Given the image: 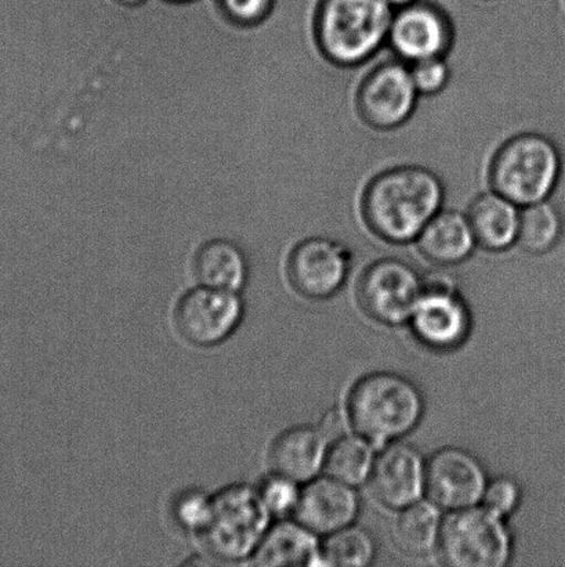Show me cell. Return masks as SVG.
Listing matches in <instances>:
<instances>
[{
  "mask_svg": "<svg viewBox=\"0 0 565 567\" xmlns=\"http://www.w3.org/2000/svg\"><path fill=\"white\" fill-rule=\"evenodd\" d=\"M446 187L436 172L400 165L379 172L365 186L362 216L374 236L396 246L417 241L425 226L444 208Z\"/></svg>",
  "mask_w": 565,
  "mask_h": 567,
  "instance_id": "1",
  "label": "cell"
},
{
  "mask_svg": "<svg viewBox=\"0 0 565 567\" xmlns=\"http://www.w3.org/2000/svg\"><path fill=\"white\" fill-rule=\"evenodd\" d=\"M423 413L420 389L396 372H370L347 394L348 425L375 447L400 441L419 425Z\"/></svg>",
  "mask_w": 565,
  "mask_h": 567,
  "instance_id": "2",
  "label": "cell"
},
{
  "mask_svg": "<svg viewBox=\"0 0 565 567\" xmlns=\"http://www.w3.org/2000/svg\"><path fill=\"white\" fill-rule=\"evenodd\" d=\"M393 14L385 0H320L313 19L315 44L341 69L363 65L389 41Z\"/></svg>",
  "mask_w": 565,
  "mask_h": 567,
  "instance_id": "3",
  "label": "cell"
},
{
  "mask_svg": "<svg viewBox=\"0 0 565 567\" xmlns=\"http://www.w3.org/2000/svg\"><path fill=\"white\" fill-rule=\"evenodd\" d=\"M271 524L254 485L234 482L212 493L209 519L196 538L216 563H248Z\"/></svg>",
  "mask_w": 565,
  "mask_h": 567,
  "instance_id": "4",
  "label": "cell"
},
{
  "mask_svg": "<svg viewBox=\"0 0 565 567\" xmlns=\"http://www.w3.org/2000/svg\"><path fill=\"white\" fill-rule=\"evenodd\" d=\"M562 175V157L550 137L517 133L496 148L489 165L491 190L519 207L550 199Z\"/></svg>",
  "mask_w": 565,
  "mask_h": 567,
  "instance_id": "5",
  "label": "cell"
},
{
  "mask_svg": "<svg viewBox=\"0 0 565 567\" xmlns=\"http://www.w3.org/2000/svg\"><path fill=\"white\" fill-rule=\"evenodd\" d=\"M436 553L451 567H503L512 559L513 536L505 519L474 505L444 516Z\"/></svg>",
  "mask_w": 565,
  "mask_h": 567,
  "instance_id": "6",
  "label": "cell"
},
{
  "mask_svg": "<svg viewBox=\"0 0 565 567\" xmlns=\"http://www.w3.org/2000/svg\"><path fill=\"white\" fill-rule=\"evenodd\" d=\"M245 313L241 293L197 284L177 298L171 321L182 341L210 349L229 341L240 330Z\"/></svg>",
  "mask_w": 565,
  "mask_h": 567,
  "instance_id": "7",
  "label": "cell"
},
{
  "mask_svg": "<svg viewBox=\"0 0 565 567\" xmlns=\"http://www.w3.org/2000/svg\"><path fill=\"white\" fill-rule=\"evenodd\" d=\"M420 94L406 61H381L359 82L356 110L365 125L375 131H396L412 118Z\"/></svg>",
  "mask_w": 565,
  "mask_h": 567,
  "instance_id": "8",
  "label": "cell"
},
{
  "mask_svg": "<svg viewBox=\"0 0 565 567\" xmlns=\"http://www.w3.org/2000/svg\"><path fill=\"white\" fill-rule=\"evenodd\" d=\"M423 277L406 260H375L359 277L357 299L365 315L386 326L408 324L422 297Z\"/></svg>",
  "mask_w": 565,
  "mask_h": 567,
  "instance_id": "9",
  "label": "cell"
},
{
  "mask_svg": "<svg viewBox=\"0 0 565 567\" xmlns=\"http://www.w3.org/2000/svg\"><path fill=\"white\" fill-rule=\"evenodd\" d=\"M408 324L423 347L448 352L467 341L472 315L456 282L442 275L423 277L422 297Z\"/></svg>",
  "mask_w": 565,
  "mask_h": 567,
  "instance_id": "10",
  "label": "cell"
},
{
  "mask_svg": "<svg viewBox=\"0 0 565 567\" xmlns=\"http://www.w3.org/2000/svg\"><path fill=\"white\" fill-rule=\"evenodd\" d=\"M456 43V27L441 6L417 0L393 14L387 47L397 59L411 64L431 58H448Z\"/></svg>",
  "mask_w": 565,
  "mask_h": 567,
  "instance_id": "11",
  "label": "cell"
},
{
  "mask_svg": "<svg viewBox=\"0 0 565 567\" xmlns=\"http://www.w3.org/2000/svg\"><path fill=\"white\" fill-rule=\"evenodd\" d=\"M353 259L352 249L334 238H306L287 257V281L304 298L334 297L345 286Z\"/></svg>",
  "mask_w": 565,
  "mask_h": 567,
  "instance_id": "12",
  "label": "cell"
},
{
  "mask_svg": "<svg viewBox=\"0 0 565 567\" xmlns=\"http://www.w3.org/2000/svg\"><path fill=\"white\" fill-rule=\"evenodd\" d=\"M486 483L483 464L468 450L444 447L426 460L425 496L447 513L480 505Z\"/></svg>",
  "mask_w": 565,
  "mask_h": 567,
  "instance_id": "13",
  "label": "cell"
},
{
  "mask_svg": "<svg viewBox=\"0 0 565 567\" xmlns=\"http://www.w3.org/2000/svg\"><path fill=\"white\" fill-rule=\"evenodd\" d=\"M425 470L426 461L411 444H386L375 455L369 492L384 507L401 509L425 496Z\"/></svg>",
  "mask_w": 565,
  "mask_h": 567,
  "instance_id": "14",
  "label": "cell"
},
{
  "mask_svg": "<svg viewBox=\"0 0 565 567\" xmlns=\"http://www.w3.org/2000/svg\"><path fill=\"white\" fill-rule=\"evenodd\" d=\"M359 508L356 487L324 475L304 483L292 518L314 535L325 537L353 525Z\"/></svg>",
  "mask_w": 565,
  "mask_h": 567,
  "instance_id": "15",
  "label": "cell"
},
{
  "mask_svg": "<svg viewBox=\"0 0 565 567\" xmlns=\"http://www.w3.org/2000/svg\"><path fill=\"white\" fill-rule=\"evenodd\" d=\"M328 444L320 427L310 425L286 427L269 444V471L304 485L324 471Z\"/></svg>",
  "mask_w": 565,
  "mask_h": 567,
  "instance_id": "16",
  "label": "cell"
},
{
  "mask_svg": "<svg viewBox=\"0 0 565 567\" xmlns=\"http://www.w3.org/2000/svg\"><path fill=\"white\" fill-rule=\"evenodd\" d=\"M520 214L522 207L491 188L475 196L467 216L478 247L496 254L516 246Z\"/></svg>",
  "mask_w": 565,
  "mask_h": 567,
  "instance_id": "17",
  "label": "cell"
},
{
  "mask_svg": "<svg viewBox=\"0 0 565 567\" xmlns=\"http://www.w3.org/2000/svg\"><path fill=\"white\" fill-rule=\"evenodd\" d=\"M415 244L426 260L440 268L467 262L479 248L467 213L444 208L425 226Z\"/></svg>",
  "mask_w": 565,
  "mask_h": 567,
  "instance_id": "18",
  "label": "cell"
},
{
  "mask_svg": "<svg viewBox=\"0 0 565 567\" xmlns=\"http://www.w3.org/2000/svg\"><path fill=\"white\" fill-rule=\"evenodd\" d=\"M318 536L293 518L273 520L249 564L321 566Z\"/></svg>",
  "mask_w": 565,
  "mask_h": 567,
  "instance_id": "19",
  "label": "cell"
},
{
  "mask_svg": "<svg viewBox=\"0 0 565 567\" xmlns=\"http://www.w3.org/2000/svg\"><path fill=\"white\" fill-rule=\"evenodd\" d=\"M192 274L199 286L242 293L251 270L245 252L236 243L216 238L198 249Z\"/></svg>",
  "mask_w": 565,
  "mask_h": 567,
  "instance_id": "20",
  "label": "cell"
},
{
  "mask_svg": "<svg viewBox=\"0 0 565 567\" xmlns=\"http://www.w3.org/2000/svg\"><path fill=\"white\" fill-rule=\"evenodd\" d=\"M442 519V509L430 499L420 498L397 511L391 525L393 542L407 557H426L437 551Z\"/></svg>",
  "mask_w": 565,
  "mask_h": 567,
  "instance_id": "21",
  "label": "cell"
},
{
  "mask_svg": "<svg viewBox=\"0 0 565 567\" xmlns=\"http://www.w3.org/2000/svg\"><path fill=\"white\" fill-rule=\"evenodd\" d=\"M374 444L352 433L342 435L329 443L326 450L324 474L350 486L367 482L373 468Z\"/></svg>",
  "mask_w": 565,
  "mask_h": 567,
  "instance_id": "22",
  "label": "cell"
},
{
  "mask_svg": "<svg viewBox=\"0 0 565 567\" xmlns=\"http://www.w3.org/2000/svg\"><path fill=\"white\" fill-rule=\"evenodd\" d=\"M563 220L550 199L527 205L520 214V227L516 246L525 254L545 255L561 241Z\"/></svg>",
  "mask_w": 565,
  "mask_h": 567,
  "instance_id": "23",
  "label": "cell"
},
{
  "mask_svg": "<svg viewBox=\"0 0 565 567\" xmlns=\"http://www.w3.org/2000/svg\"><path fill=\"white\" fill-rule=\"evenodd\" d=\"M376 553L374 536L354 524L331 533L320 543L321 566L365 567L374 563Z\"/></svg>",
  "mask_w": 565,
  "mask_h": 567,
  "instance_id": "24",
  "label": "cell"
},
{
  "mask_svg": "<svg viewBox=\"0 0 565 567\" xmlns=\"http://www.w3.org/2000/svg\"><path fill=\"white\" fill-rule=\"evenodd\" d=\"M212 494L199 487H185L169 499L168 514L177 529L197 537L209 519Z\"/></svg>",
  "mask_w": 565,
  "mask_h": 567,
  "instance_id": "25",
  "label": "cell"
},
{
  "mask_svg": "<svg viewBox=\"0 0 565 567\" xmlns=\"http://www.w3.org/2000/svg\"><path fill=\"white\" fill-rule=\"evenodd\" d=\"M302 486L301 483L273 471H269L268 475L254 483L260 502L273 520L292 518L301 498Z\"/></svg>",
  "mask_w": 565,
  "mask_h": 567,
  "instance_id": "26",
  "label": "cell"
},
{
  "mask_svg": "<svg viewBox=\"0 0 565 567\" xmlns=\"http://www.w3.org/2000/svg\"><path fill=\"white\" fill-rule=\"evenodd\" d=\"M415 87L420 97L437 96L451 81V66L447 58H431L408 64Z\"/></svg>",
  "mask_w": 565,
  "mask_h": 567,
  "instance_id": "27",
  "label": "cell"
},
{
  "mask_svg": "<svg viewBox=\"0 0 565 567\" xmlns=\"http://www.w3.org/2000/svg\"><path fill=\"white\" fill-rule=\"evenodd\" d=\"M520 502H522V491H520L519 483L512 477L500 476L486 483L480 505H483L490 513L506 519L517 509Z\"/></svg>",
  "mask_w": 565,
  "mask_h": 567,
  "instance_id": "28",
  "label": "cell"
},
{
  "mask_svg": "<svg viewBox=\"0 0 565 567\" xmlns=\"http://www.w3.org/2000/svg\"><path fill=\"white\" fill-rule=\"evenodd\" d=\"M220 9L232 24L258 25L271 14L275 0H219Z\"/></svg>",
  "mask_w": 565,
  "mask_h": 567,
  "instance_id": "29",
  "label": "cell"
},
{
  "mask_svg": "<svg viewBox=\"0 0 565 567\" xmlns=\"http://www.w3.org/2000/svg\"><path fill=\"white\" fill-rule=\"evenodd\" d=\"M385 2L389 4L393 10H397L404 8V6L417 2V0H385Z\"/></svg>",
  "mask_w": 565,
  "mask_h": 567,
  "instance_id": "30",
  "label": "cell"
},
{
  "mask_svg": "<svg viewBox=\"0 0 565 567\" xmlns=\"http://www.w3.org/2000/svg\"><path fill=\"white\" fill-rule=\"evenodd\" d=\"M115 2L122 6H129V8H132V6L142 4L146 2V0H115Z\"/></svg>",
  "mask_w": 565,
  "mask_h": 567,
  "instance_id": "31",
  "label": "cell"
},
{
  "mask_svg": "<svg viewBox=\"0 0 565 567\" xmlns=\"http://www.w3.org/2000/svg\"><path fill=\"white\" fill-rule=\"evenodd\" d=\"M170 2L185 3V2H191V0H170Z\"/></svg>",
  "mask_w": 565,
  "mask_h": 567,
  "instance_id": "32",
  "label": "cell"
}]
</instances>
